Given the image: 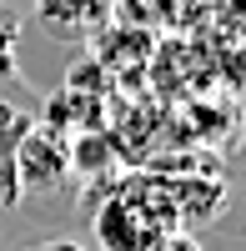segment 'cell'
<instances>
[{
    "instance_id": "1",
    "label": "cell",
    "mask_w": 246,
    "mask_h": 251,
    "mask_svg": "<svg viewBox=\"0 0 246 251\" xmlns=\"http://www.w3.org/2000/svg\"><path fill=\"white\" fill-rule=\"evenodd\" d=\"M91 231H96L100 251H151L156 236L176 231L166 196H161V181L136 176L126 186H116V191H106L91 206Z\"/></svg>"
},
{
    "instance_id": "2",
    "label": "cell",
    "mask_w": 246,
    "mask_h": 251,
    "mask_svg": "<svg viewBox=\"0 0 246 251\" xmlns=\"http://www.w3.org/2000/svg\"><path fill=\"white\" fill-rule=\"evenodd\" d=\"M71 186V156H66V141L46 126H30L25 141L15 151V206L30 201V206H60Z\"/></svg>"
},
{
    "instance_id": "3",
    "label": "cell",
    "mask_w": 246,
    "mask_h": 251,
    "mask_svg": "<svg viewBox=\"0 0 246 251\" xmlns=\"http://www.w3.org/2000/svg\"><path fill=\"white\" fill-rule=\"evenodd\" d=\"M35 15H40V25L55 40H80L106 10H100L96 0H35Z\"/></svg>"
},
{
    "instance_id": "4",
    "label": "cell",
    "mask_w": 246,
    "mask_h": 251,
    "mask_svg": "<svg viewBox=\"0 0 246 251\" xmlns=\"http://www.w3.org/2000/svg\"><path fill=\"white\" fill-rule=\"evenodd\" d=\"M30 126L35 121L20 106H5V100H0V206H15V151H20V141H25Z\"/></svg>"
},
{
    "instance_id": "5",
    "label": "cell",
    "mask_w": 246,
    "mask_h": 251,
    "mask_svg": "<svg viewBox=\"0 0 246 251\" xmlns=\"http://www.w3.org/2000/svg\"><path fill=\"white\" fill-rule=\"evenodd\" d=\"M181 5H186V0H121L116 15H121V25L156 35V30H166V25L181 20Z\"/></svg>"
},
{
    "instance_id": "6",
    "label": "cell",
    "mask_w": 246,
    "mask_h": 251,
    "mask_svg": "<svg viewBox=\"0 0 246 251\" xmlns=\"http://www.w3.org/2000/svg\"><path fill=\"white\" fill-rule=\"evenodd\" d=\"M151 50H156V35L131 30V25H111L106 35H100V60L126 55V66H131V71H141V66H146V60H151Z\"/></svg>"
},
{
    "instance_id": "7",
    "label": "cell",
    "mask_w": 246,
    "mask_h": 251,
    "mask_svg": "<svg viewBox=\"0 0 246 251\" xmlns=\"http://www.w3.org/2000/svg\"><path fill=\"white\" fill-rule=\"evenodd\" d=\"M66 156H71V171L96 176V171H106V166H111V141H106V136H86V131H80V136L66 146Z\"/></svg>"
},
{
    "instance_id": "8",
    "label": "cell",
    "mask_w": 246,
    "mask_h": 251,
    "mask_svg": "<svg viewBox=\"0 0 246 251\" xmlns=\"http://www.w3.org/2000/svg\"><path fill=\"white\" fill-rule=\"evenodd\" d=\"M151 251H201V241L191 231H166V236H156Z\"/></svg>"
},
{
    "instance_id": "9",
    "label": "cell",
    "mask_w": 246,
    "mask_h": 251,
    "mask_svg": "<svg viewBox=\"0 0 246 251\" xmlns=\"http://www.w3.org/2000/svg\"><path fill=\"white\" fill-rule=\"evenodd\" d=\"M15 30H20V20H15L5 5H0V50H10V46H15Z\"/></svg>"
},
{
    "instance_id": "10",
    "label": "cell",
    "mask_w": 246,
    "mask_h": 251,
    "mask_svg": "<svg viewBox=\"0 0 246 251\" xmlns=\"http://www.w3.org/2000/svg\"><path fill=\"white\" fill-rule=\"evenodd\" d=\"M35 251H86L80 241H66V236H50V241H40Z\"/></svg>"
},
{
    "instance_id": "11",
    "label": "cell",
    "mask_w": 246,
    "mask_h": 251,
    "mask_svg": "<svg viewBox=\"0 0 246 251\" xmlns=\"http://www.w3.org/2000/svg\"><path fill=\"white\" fill-rule=\"evenodd\" d=\"M96 5H100V10H116V5H121V0H96Z\"/></svg>"
}]
</instances>
